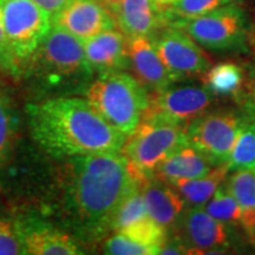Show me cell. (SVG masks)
Instances as JSON below:
<instances>
[{
    "label": "cell",
    "mask_w": 255,
    "mask_h": 255,
    "mask_svg": "<svg viewBox=\"0 0 255 255\" xmlns=\"http://www.w3.org/2000/svg\"><path fill=\"white\" fill-rule=\"evenodd\" d=\"M58 212L81 240H101L111 231L121 202L136 186L122 152H98L65 158L57 174Z\"/></svg>",
    "instance_id": "cell-1"
},
{
    "label": "cell",
    "mask_w": 255,
    "mask_h": 255,
    "mask_svg": "<svg viewBox=\"0 0 255 255\" xmlns=\"http://www.w3.org/2000/svg\"><path fill=\"white\" fill-rule=\"evenodd\" d=\"M32 138L52 157L122 152L127 135L110 126L88 100L59 96L26 107Z\"/></svg>",
    "instance_id": "cell-2"
},
{
    "label": "cell",
    "mask_w": 255,
    "mask_h": 255,
    "mask_svg": "<svg viewBox=\"0 0 255 255\" xmlns=\"http://www.w3.org/2000/svg\"><path fill=\"white\" fill-rule=\"evenodd\" d=\"M28 62L31 78L44 90L77 89L94 76L83 40L56 25Z\"/></svg>",
    "instance_id": "cell-3"
},
{
    "label": "cell",
    "mask_w": 255,
    "mask_h": 255,
    "mask_svg": "<svg viewBox=\"0 0 255 255\" xmlns=\"http://www.w3.org/2000/svg\"><path fill=\"white\" fill-rule=\"evenodd\" d=\"M85 96L91 107L124 135L133 132L149 104L148 91L124 71L98 73Z\"/></svg>",
    "instance_id": "cell-4"
},
{
    "label": "cell",
    "mask_w": 255,
    "mask_h": 255,
    "mask_svg": "<svg viewBox=\"0 0 255 255\" xmlns=\"http://www.w3.org/2000/svg\"><path fill=\"white\" fill-rule=\"evenodd\" d=\"M186 129L164 117L143 114L122 148L131 174L139 183L154 177L155 170L165 158L187 145Z\"/></svg>",
    "instance_id": "cell-5"
},
{
    "label": "cell",
    "mask_w": 255,
    "mask_h": 255,
    "mask_svg": "<svg viewBox=\"0 0 255 255\" xmlns=\"http://www.w3.org/2000/svg\"><path fill=\"white\" fill-rule=\"evenodd\" d=\"M200 46L212 51H229L244 47L248 43L247 15L244 8L231 2L221 7L176 25Z\"/></svg>",
    "instance_id": "cell-6"
},
{
    "label": "cell",
    "mask_w": 255,
    "mask_h": 255,
    "mask_svg": "<svg viewBox=\"0 0 255 255\" xmlns=\"http://www.w3.org/2000/svg\"><path fill=\"white\" fill-rule=\"evenodd\" d=\"M0 7L15 58L28 62L52 27V15L32 0H0Z\"/></svg>",
    "instance_id": "cell-7"
},
{
    "label": "cell",
    "mask_w": 255,
    "mask_h": 255,
    "mask_svg": "<svg viewBox=\"0 0 255 255\" xmlns=\"http://www.w3.org/2000/svg\"><path fill=\"white\" fill-rule=\"evenodd\" d=\"M244 122L241 114L219 110L202 115L186 129L187 144L212 157L216 163L228 161Z\"/></svg>",
    "instance_id": "cell-8"
},
{
    "label": "cell",
    "mask_w": 255,
    "mask_h": 255,
    "mask_svg": "<svg viewBox=\"0 0 255 255\" xmlns=\"http://www.w3.org/2000/svg\"><path fill=\"white\" fill-rule=\"evenodd\" d=\"M151 40L175 82L183 78H201L210 68V60L205 51L181 28L165 26Z\"/></svg>",
    "instance_id": "cell-9"
},
{
    "label": "cell",
    "mask_w": 255,
    "mask_h": 255,
    "mask_svg": "<svg viewBox=\"0 0 255 255\" xmlns=\"http://www.w3.org/2000/svg\"><path fill=\"white\" fill-rule=\"evenodd\" d=\"M144 114L157 115L175 123L188 127L205 115L215 100V96L205 87L180 85L150 92Z\"/></svg>",
    "instance_id": "cell-10"
},
{
    "label": "cell",
    "mask_w": 255,
    "mask_h": 255,
    "mask_svg": "<svg viewBox=\"0 0 255 255\" xmlns=\"http://www.w3.org/2000/svg\"><path fill=\"white\" fill-rule=\"evenodd\" d=\"M173 237L182 242L187 254H223L232 244L228 225L209 215L203 206L184 210Z\"/></svg>",
    "instance_id": "cell-11"
},
{
    "label": "cell",
    "mask_w": 255,
    "mask_h": 255,
    "mask_svg": "<svg viewBox=\"0 0 255 255\" xmlns=\"http://www.w3.org/2000/svg\"><path fill=\"white\" fill-rule=\"evenodd\" d=\"M52 25L84 41L115 28L116 20L100 0H72L59 13L53 15Z\"/></svg>",
    "instance_id": "cell-12"
},
{
    "label": "cell",
    "mask_w": 255,
    "mask_h": 255,
    "mask_svg": "<svg viewBox=\"0 0 255 255\" xmlns=\"http://www.w3.org/2000/svg\"><path fill=\"white\" fill-rule=\"evenodd\" d=\"M127 47L132 76L148 94L176 83L159 58L150 37L127 38Z\"/></svg>",
    "instance_id": "cell-13"
},
{
    "label": "cell",
    "mask_w": 255,
    "mask_h": 255,
    "mask_svg": "<svg viewBox=\"0 0 255 255\" xmlns=\"http://www.w3.org/2000/svg\"><path fill=\"white\" fill-rule=\"evenodd\" d=\"M24 253L28 255H78L82 247L72 235L39 220L17 222Z\"/></svg>",
    "instance_id": "cell-14"
},
{
    "label": "cell",
    "mask_w": 255,
    "mask_h": 255,
    "mask_svg": "<svg viewBox=\"0 0 255 255\" xmlns=\"http://www.w3.org/2000/svg\"><path fill=\"white\" fill-rule=\"evenodd\" d=\"M83 46L88 65L94 73L124 71L129 68L127 39L115 28L84 40Z\"/></svg>",
    "instance_id": "cell-15"
},
{
    "label": "cell",
    "mask_w": 255,
    "mask_h": 255,
    "mask_svg": "<svg viewBox=\"0 0 255 255\" xmlns=\"http://www.w3.org/2000/svg\"><path fill=\"white\" fill-rule=\"evenodd\" d=\"M148 215L167 232L173 234L186 210V201L176 189L151 177L142 184Z\"/></svg>",
    "instance_id": "cell-16"
},
{
    "label": "cell",
    "mask_w": 255,
    "mask_h": 255,
    "mask_svg": "<svg viewBox=\"0 0 255 255\" xmlns=\"http://www.w3.org/2000/svg\"><path fill=\"white\" fill-rule=\"evenodd\" d=\"M115 20L127 38L150 37L165 26L163 6L155 0H123Z\"/></svg>",
    "instance_id": "cell-17"
},
{
    "label": "cell",
    "mask_w": 255,
    "mask_h": 255,
    "mask_svg": "<svg viewBox=\"0 0 255 255\" xmlns=\"http://www.w3.org/2000/svg\"><path fill=\"white\" fill-rule=\"evenodd\" d=\"M218 163L191 145H184L158 165L154 177L168 186L180 180H193L208 174Z\"/></svg>",
    "instance_id": "cell-18"
},
{
    "label": "cell",
    "mask_w": 255,
    "mask_h": 255,
    "mask_svg": "<svg viewBox=\"0 0 255 255\" xmlns=\"http://www.w3.org/2000/svg\"><path fill=\"white\" fill-rule=\"evenodd\" d=\"M201 81L215 97H229L241 101L246 88V75L244 69L235 63L225 62L209 68L201 76Z\"/></svg>",
    "instance_id": "cell-19"
},
{
    "label": "cell",
    "mask_w": 255,
    "mask_h": 255,
    "mask_svg": "<svg viewBox=\"0 0 255 255\" xmlns=\"http://www.w3.org/2000/svg\"><path fill=\"white\" fill-rule=\"evenodd\" d=\"M225 187L241 208V226L252 242H255V168L235 170Z\"/></svg>",
    "instance_id": "cell-20"
},
{
    "label": "cell",
    "mask_w": 255,
    "mask_h": 255,
    "mask_svg": "<svg viewBox=\"0 0 255 255\" xmlns=\"http://www.w3.org/2000/svg\"><path fill=\"white\" fill-rule=\"evenodd\" d=\"M229 171L231 170L227 162H225L215 165L205 176L193 180H180L170 187L178 191L186 201V205L189 207H202L212 199L218 188L225 182Z\"/></svg>",
    "instance_id": "cell-21"
},
{
    "label": "cell",
    "mask_w": 255,
    "mask_h": 255,
    "mask_svg": "<svg viewBox=\"0 0 255 255\" xmlns=\"http://www.w3.org/2000/svg\"><path fill=\"white\" fill-rule=\"evenodd\" d=\"M18 129L17 107L7 92L0 89V164L7 161L13 150Z\"/></svg>",
    "instance_id": "cell-22"
},
{
    "label": "cell",
    "mask_w": 255,
    "mask_h": 255,
    "mask_svg": "<svg viewBox=\"0 0 255 255\" xmlns=\"http://www.w3.org/2000/svg\"><path fill=\"white\" fill-rule=\"evenodd\" d=\"M235 0H177L174 4L163 6L165 26H176L183 21L209 13Z\"/></svg>",
    "instance_id": "cell-23"
},
{
    "label": "cell",
    "mask_w": 255,
    "mask_h": 255,
    "mask_svg": "<svg viewBox=\"0 0 255 255\" xmlns=\"http://www.w3.org/2000/svg\"><path fill=\"white\" fill-rule=\"evenodd\" d=\"M142 186H136L121 202L111 221V231L119 233L128 226L148 218Z\"/></svg>",
    "instance_id": "cell-24"
},
{
    "label": "cell",
    "mask_w": 255,
    "mask_h": 255,
    "mask_svg": "<svg viewBox=\"0 0 255 255\" xmlns=\"http://www.w3.org/2000/svg\"><path fill=\"white\" fill-rule=\"evenodd\" d=\"M203 208L209 215L228 226L241 225V208L235 197L221 184Z\"/></svg>",
    "instance_id": "cell-25"
},
{
    "label": "cell",
    "mask_w": 255,
    "mask_h": 255,
    "mask_svg": "<svg viewBox=\"0 0 255 255\" xmlns=\"http://www.w3.org/2000/svg\"><path fill=\"white\" fill-rule=\"evenodd\" d=\"M227 164L231 171L255 168V129L253 128L244 123Z\"/></svg>",
    "instance_id": "cell-26"
},
{
    "label": "cell",
    "mask_w": 255,
    "mask_h": 255,
    "mask_svg": "<svg viewBox=\"0 0 255 255\" xmlns=\"http://www.w3.org/2000/svg\"><path fill=\"white\" fill-rule=\"evenodd\" d=\"M119 233L124 234L133 241L146 245V246L157 247L158 250L168 238L167 232L157 225L150 216L128 226Z\"/></svg>",
    "instance_id": "cell-27"
},
{
    "label": "cell",
    "mask_w": 255,
    "mask_h": 255,
    "mask_svg": "<svg viewBox=\"0 0 255 255\" xmlns=\"http://www.w3.org/2000/svg\"><path fill=\"white\" fill-rule=\"evenodd\" d=\"M103 252L109 255H155L158 254V248L139 244L124 234L116 233L104 242Z\"/></svg>",
    "instance_id": "cell-28"
},
{
    "label": "cell",
    "mask_w": 255,
    "mask_h": 255,
    "mask_svg": "<svg viewBox=\"0 0 255 255\" xmlns=\"http://www.w3.org/2000/svg\"><path fill=\"white\" fill-rule=\"evenodd\" d=\"M24 246L18 223L0 216V255H20Z\"/></svg>",
    "instance_id": "cell-29"
},
{
    "label": "cell",
    "mask_w": 255,
    "mask_h": 255,
    "mask_svg": "<svg viewBox=\"0 0 255 255\" xmlns=\"http://www.w3.org/2000/svg\"><path fill=\"white\" fill-rule=\"evenodd\" d=\"M0 69L11 76H18V73L20 72V64L15 58L6 36L1 7H0Z\"/></svg>",
    "instance_id": "cell-30"
},
{
    "label": "cell",
    "mask_w": 255,
    "mask_h": 255,
    "mask_svg": "<svg viewBox=\"0 0 255 255\" xmlns=\"http://www.w3.org/2000/svg\"><path fill=\"white\" fill-rule=\"evenodd\" d=\"M32 1L39 5L41 8L45 9L53 17V15L59 13L63 8H65L72 0H32Z\"/></svg>",
    "instance_id": "cell-31"
},
{
    "label": "cell",
    "mask_w": 255,
    "mask_h": 255,
    "mask_svg": "<svg viewBox=\"0 0 255 255\" xmlns=\"http://www.w3.org/2000/svg\"><path fill=\"white\" fill-rule=\"evenodd\" d=\"M241 117L245 124L255 129V103L251 101L244 100L240 102Z\"/></svg>",
    "instance_id": "cell-32"
},
{
    "label": "cell",
    "mask_w": 255,
    "mask_h": 255,
    "mask_svg": "<svg viewBox=\"0 0 255 255\" xmlns=\"http://www.w3.org/2000/svg\"><path fill=\"white\" fill-rule=\"evenodd\" d=\"M100 1L103 4L104 7L115 17V14L119 12L121 5H122L123 0H100Z\"/></svg>",
    "instance_id": "cell-33"
},
{
    "label": "cell",
    "mask_w": 255,
    "mask_h": 255,
    "mask_svg": "<svg viewBox=\"0 0 255 255\" xmlns=\"http://www.w3.org/2000/svg\"><path fill=\"white\" fill-rule=\"evenodd\" d=\"M248 77H250V81L246 82V87L251 89H255V56L253 59V63H252L250 72H248Z\"/></svg>",
    "instance_id": "cell-34"
},
{
    "label": "cell",
    "mask_w": 255,
    "mask_h": 255,
    "mask_svg": "<svg viewBox=\"0 0 255 255\" xmlns=\"http://www.w3.org/2000/svg\"><path fill=\"white\" fill-rule=\"evenodd\" d=\"M244 100H247V101H251L253 102V103H255V89H251V88H245V94L244 96H242L241 101L242 102ZM239 102V103H240Z\"/></svg>",
    "instance_id": "cell-35"
},
{
    "label": "cell",
    "mask_w": 255,
    "mask_h": 255,
    "mask_svg": "<svg viewBox=\"0 0 255 255\" xmlns=\"http://www.w3.org/2000/svg\"><path fill=\"white\" fill-rule=\"evenodd\" d=\"M248 44L255 50V25L250 27V33H248Z\"/></svg>",
    "instance_id": "cell-36"
},
{
    "label": "cell",
    "mask_w": 255,
    "mask_h": 255,
    "mask_svg": "<svg viewBox=\"0 0 255 255\" xmlns=\"http://www.w3.org/2000/svg\"><path fill=\"white\" fill-rule=\"evenodd\" d=\"M155 1L161 6H168V5L174 4V2H176L177 0H155Z\"/></svg>",
    "instance_id": "cell-37"
},
{
    "label": "cell",
    "mask_w": 255,
    "mask_h": 255,
    "mask_svg": "<svg viewBox=\"0 0 255 255\" xmlns=\"http://www.w3.org/2000/svg\"><path fill=\"white\" fill-rule=\"evenodd\" d=\"M254 244H255V242H254Z\"/></svg>",
    "instance_id": "cell-38"
}]
</instances>
